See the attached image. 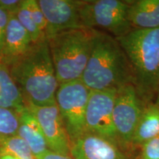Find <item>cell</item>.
Here are the masks:
<instances>
[{
  "mask_svg": "<svg viewBox=\"0 0 159 159\" xmlns=\"http://www.w3.org/2000/svg\"><path fill=\"white\" fill-rule=\"evenodd\" d=\"M13 80L27 105L56 104L59 86L48 40L33 43L30 50L8 66Z\"/></svg>",
  "mask_w": 159,
  "mask_h": 159,
  "instance_id": "obj_1",
  "label": "cell"
},
{
  "mask_svg": "<svg viewBox=\"0 0 159 159\" xmlns=\"http://www.w3.org/2000/svg\"><path fill=\"white\" fill-rule=\"evenodd\" d=\"M81 80L91 91L117 90L134 84L130 63L116 38L98 30Z\"/></svg>",
  "mask_w": 159,
  "mask_h": 159,
  "instance_id": "obj_2",
  "label": "cell"
},
{
  "mask_svg": "<svg viewBox=\"0 0 159 159\" xmlns=\"http://www.w3.org/2000/svg\"><path fill=\"white\" fill-rule=\"evenodd\" d=\"M116 39L130 63L139 97L145 105L156 101L159 91V28L133 29Z\"/></svg>",
  "mask_w": 159,
  "mask_h": 159,
  "instance_id": "obj_3",
  "label": "cell"
},
{
  "mask_svg": "<svg viewBox=\"0 0 159 159\" xmlns=\"http://www.w3.org/2000/svg\"><path fill=\"white\" fill-rule=\"evenodd\" d=\"M97 32L80 27L61 32L47 39L59 84L81 80Z\"/></svg>",
  "mask_w": 159,
  "mask_h": 159,
  "instance_id": "obj_4",
  "label": "cell"
},
{
  "mask_svg": "<svg viewBox=\"0 0 159 159\" xmlns=\"http://www.w3.org/2000/svg\"><path fill=\"white\" fill-rule=\"evenodd\" d=\"M130 1L89 0L80 1V16L83 27L102 30L114 38L132 30L129 20Z\"/></svg>",
  "mask_w": 159,
  "mask_h": 159,
  "instance_id": "obj_5",
  "label": "cell"
},
{
  "mask_svg": "<svg viewBox=\"0 0 159 159\" xmlns=\"http://www.w3.org/2000/svg\"><path fill=\"white\" fill-rule=\"evenodd\" d=\"M90 93L81 80L59 84L56 104L70 142L87 132L85 113Z\"/></svg>",
  "mask_w": 159,
  "mask_h": 159,
  "instance_id": "obj_6",
  "label": "cell"
},
{
  "mask_svg": "<svg viewBox=\"0 0 159 159\" xmlns=\"http://www.w3.org/2000/svg\"><path fill=\"white\" fill-rule=\"evenodd\" d=\"M145 105L139 97L134 84L117 89L113 122L121 148L133 146V139Z\"/></svg>",
  "mask_w": 159,
  "mask_h": 159,
  "instance_id": "obj_7",
  "label": "cell"
},
{
  "mask_svg": "<svg viewBox=\"0 0 159 159\" xmlns=\"http://www.w3.org/2000/svg\"><path fill=\"white\" fill-rule=\"evenodd\" d=\"M116 91H91L85 113V126L87 132L104 137L119 146L113 122Z\"/></svg>",
  "mask_w": 159,
  "mask_h": 159,
  "instance_id": "obj_8",
  "label": "cell"
},
{
  "mask_svg": "<svg viewBox=\"0 0 159 159\" xmlns=\"http://www.w3.org/2000/svg\"><path fill=\"white\" fill-rule=\"evenodd\" d=\"M46 21L47 39L61 32L83 27L80 16V1L39 0Z\"/></svg>",
  "mask_w": 159,
  "mask_h": 159,
  "instance_id": "obj_9",
  "label": "cell"
},
{
  "mask_svg": "<svg viewBox=\"0 0 159 159\" xmlns=\"http://www.w3.org/2000/svg\"><path fill=\"white\" fill-rule=\"evenodd\" d=\"M27 107L37 119L42 129L49 150L64 156H71L70 139L57 105H27Z\"/></svg>",
  "mask_w": 159,
  "mask_h": 159,
  "instance_id": "obj_10",
  "label": "cell"
},
{
  "mask_svg": "<svg viewBox=\"0 0 159 159\" xmlns=\"http://www.w3.org/2000/svg\"><path fill=\"white\" fill-rule=\"evenodd\" d=\"M70 154L74 159H128L116 143L90 132L71 142Z\"/></svg>",
  "mask_w": 159,
  "mask_h": 159,
  "instance_id": "obj_11",
  "label": "cell"
},
{
  "mask_svg": "<svg viewBox=\"0 0 159 159\" xmlns=\"http://www.w3.org/2000/svg\"><path fill=\"white\" fill-rule=\"evenodd\" d=\"M33 43L16 16H10L1 63L9 66L30 50Z\"/></svg>",
  "mask_w": 159,
  "mask_h": 159,
  "instance_id": "obj_12",
  "label": "cell"
},
{
  "mask_svg": "<svg viewBox=\"0 0 159 159\" xmlns=\"http://www.w3.org/2000/svg\"><path fill=\"white\" fill-rule=\"evenodd\" d=\"M17 135L28 144L36 159L49 150L43 130L35 116L27 107L19 113Z\"/></svg>",
  "mask_w": 159,
  "mask_h": 159,
  "instance_id": "obj_13",
  "label": "cell"
},
{
  "mask_svg": "<svg viewBox=\"0 0 159 159\" xmlns=\"http://www.w3.org/2000/svg\"><path fill=\"white\" fill-rule=\"evenodd\" d=\"M129 20L133 29L159 28V0L130 1Z\"/></svg>",
  "mask_w": 159,
  "mask_h": 159,
  "instance_id": "obj_14",
  "label": "cell"
},
{
  "mask_svg": "<svg viewBox=\"0 0 159 159\" xmlns=\"http://www.w3.org/2000/svg\"><path fill=\"white\" fill-rule=\"evenodd\" d=\"M159 136V102L144 106L133 139V146H141L144 142Z\"/></svg>",
  "mask_w": 159,
  "mask_h": 159,
  "instance_id": "obj_15",
  "label": "cell"
},
{
  "mask_svg": "<svg viewBox=\"0 0 159 159\" xmlns=\"http://www.w3.org/2000/svg\"><path fill=\"white\" fill-rule=\"evenodd\" d=\"M0 107L21 113L27 105L8 66L0 63Z\"/></svg>",
  "mask_w": 159,
  "mask_h": 159,
  "instance_id": "obj_16",
  "label": "cell"
},
{
  "mask_svg": "<svg viewBox=\"0 0 159 159\" xmlns=\"http://www.w3.org/2000/svg\"><path fill=\"white\" fill-rule=\"evenodd\" d=\"M0 154H9L18 159H36L28 144L18 135L0 142Z\"/></svg>",
  "mask_w": 159,
  "mask_h": 159,
  "instance_id": "obj_17",
  "label": "cell"
},
{
  "mask_svg": "<svg viewBox=\"0 0 159 159\" xmlns=\"http://www.w3.org/2000/svg\"><path fill=\"white\" fill-rule=\"evenodd\" d=\"M16 17L19 20L21 25L23 26L24 28L26 30V31L28 33L33 43L39 42L42 40L47 39L41 33V31L39 30L36 25L33 21L28 6H27V0H23L22 4H21L19 11L17 12Z\"/></svg>",
  "mask_w": 159,
  "mask_h": 159,
  "instance_id": "obj_18",
  "label": "cell"
},
{
  "mask_svg": "<svg viewBox=\"0 0 159 159\" xmlns=\"http://www.w3.org/2000/svg\"><path fill=\"white\" fill-rule=\"evenodd\" d=\"M19 125V113L0 107V142L7 137L17 135Z\"/></svg>",
  "mask_w": 159,
  "mask_h": 159,
  "instance_id": "obj_19",
  "label": "cell"
},
{
  "mask_svg": "<svg viewBox=\"0 0 159 159\" xmlns=\"http://www.w3.org/2000/svg\"><path fill=\"white\" fill-rule=\"evenodd\" d=\"M27 3L33 21L36 25L39 30L41 31V33L46 37L47 21H46L43 11H41V7L38 3V1L37 0H27Z\"/></svg>",
  "mask_w": 159,
  "mask_h": 159,
  "instance_id": "obj_20",
  "label": "cell"
},
{
  "mask_svg": "<svg viewBox=\"0 0 159 159\" xmlns=\"http://www.w3.org/2000/svg\"><path fill=\"white\" fill-rule=\"evenodd\" d=\"M140 159H159V136L141 145Z\"/></svg>",
  "mask_w": 159,
  "mask_h": 159,
  "instance_id": "obj_21",
  "label": "cell"
},
{
  "mask_svg": "<svg viewBox=\"0 0 159 159\" xmlns=\"http://www.w3.org/2000/svg\"><path fill=\"white\" fill-rule=\"evenodd\" d=\"M9 17L10 16L5 11L0 8V63L2 57V50Z\"/></svg>",
  "mask_w": 159,
  "mask_h": 159,
  "instance_id": "obj_22",
  "label": "cell"
},
{
  "mask_svg": "<svg viewBox=\"0 0 159 159\" xmlns=\"http://www.w3.org/2000/svg\"><path fill=\"white\" fill-rule=\"evenodd\" d=\"M22 2V0H0V8L9 16H16Z\"/></svg>",
  "mask_w": 159,
  "mask_h": 159,
  "instance_id": "obj_23",
  "label": "cell"
},
{
  "mask_svg": "<svg viewBox=\"0 0 159 159\" xmlns=\"http://www.w3.org/2000/svg\"><path fill=\"white\" fill-rule=\"evenodd\" d=\"M38 159H74L71 156H64L57 153V152H53V151L48 150L44 154L42 155Z\"/></svg>",
  "mask_w": 159,
  "mask_h": 159,
  "instance_id": "obj_24",
  "label": "cell"
},
{
  "mask_svg": "<svg viewBox=\"0 0 159 159\" xmlns=\"http://www.w3.org/2000/svg\"><path fill=\"white\" fill-rule=\"evenodd\" d=\"M0 159H18V158L9 154H0Z\"/></svg>",
  "mask_w": 159,
  "mask_h": 159,
  "instance_id": "obj_25",
  "label": "cell"
},
{
  "mask_svg": "<svg viewBox=\"0 0 159 159\" xmlns=\"http://www.w3.org/2000/svg\"><path fill=\"white\" fill-rule=\"evenodd\" d=\"M156 102H159V91H158V96H157V98H156Z\"/></svg>",
  "mask_w": 159,
  "mask_h": 159,
  "instance_id": "obj_26",
  "label": "cell"
}]
</instances>
